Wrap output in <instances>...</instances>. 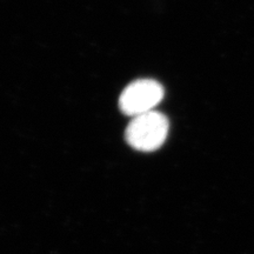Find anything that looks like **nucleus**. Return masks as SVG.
<instances>
[{"label":"nucleus","mask_w":254,"mask_h":254,"mask_svg":"<svg viewBox=\"0 0 254 254\" xmlns=\"http://www.w3.org/2000/svg\"><path fill=\"white\" fill-rule=\"evenodd\" d=\"M170 124L157 111L133 117L125 131L127 144L138 151L152 152L161 147L168 135Z\"/></svg>","instance_id":"f257e3e1"},{"label":"nucleus","mask_w":254,"mask_h":254,"mask_svg":"<svg viewBox=\"0 0 254 254\" xmlns=\"http://www.w3.org/2000/svg\"><path fill=\"white\" fill-rule=\"evenodd\" d=\"M164 88L158 81L152 79H140L133 81L123 91L119 99L120 110L127 116L154 111V107L163 100Z\"/></svg>","instance_id":"f03ea898"}]
</instances>
